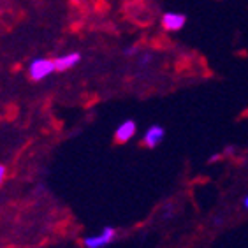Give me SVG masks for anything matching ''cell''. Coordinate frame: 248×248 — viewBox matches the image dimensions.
<instances>
[{"mask_svg": "<svg viewBox=\"0 0 248 248\" xmlns=\"http://www.w3.org/2000/svg\"><path fill=\"white\" fill-rule=\"evenodd\" d=\"M55 72L53 58H33L29 65V76L32 81H43Z\"/></svg>", "mask_w": 248, "mask_h": 248, "instance_id": "1", "label": "cell"}, {"mask_svg": "<svg viewBox=\"0 0 248 248\" xmlns=\"http://www.w3.org/2000/svg\"><path fill=\"white\" fill-rule=\"evenodd\" d=\"M116 236V229L111 227V225H106L102 227L99 234H92V236H86L83 239V247L85 248H106L108 245L113 243V239Z\"/></svg>", "mask_w": 248, "mask_h": 248, "instance_id": "2", "label": "cell"}, {"mask_svg": "<svg viewBox=\"0 0 248 248\" xmlns=\"http://www.w3.org/2000/svg\"><path fill=\"white\" fill-rule=\"evenodd\" d=\"M186 23V16L183 13H174V11H169V13H164L162 18H160V25L166 32H180V30L185 27Z\"/></svg>", "mask_w": 248, "mask_h": 248, "instance_id": "3", "label": "cell"}, {"mask_svg": "<svg viewBox=\"0 0 248 248\" xmlns=\"http://www.w3.org/2000/svg\"><path fill=\"white\" fill-rule=\"evenodd\" d=\"M136 132H138V124H136V120H132V118L124 120L115 130V141L120 144L129 143L130 139H134Z\"/></svg>", "mask_w": 248, "mask_h": 248, "instance_id": "4", "label": "cell"}, {"mask_svg": "<svg viewBox=\"0 0 248 248\" xmlns=\"http://www.w3.org/2000/svg\"><path fill=\"white\" fill-rule=\"evenodd\" d=\"M164 138H166V129H164L162 125H152V127H148L146 129V132H144L143 136V146H146V148L153 150L157 148L158 144L162 143Z\"/></svg>", "mask_w": 248, "mask_h": 248, "instance_id": "5", "label": "cell"}, {"mask_svg": "<svg viewBox=\"0 0 248 248\" xmlns=\"http://www.w3.org/2000/svg\"><path fill=\"white\" fill-rule=\"evenodd\" d=\"M53 62H55V71L65 72L69 69H74L78 63L81 62V53L72 51V53H67V55H60V57L53 58Z\"/></svg>", "mask_w": 248, "mask_h": 248, "instance_id": "6", "label": "cell"}, {"mask_svg": "<svg viewBox=\"0 0 248 248\" xmlns=\"http://www.w3.org/2000/svg\"><path fill=\"white\" fill-rule=\"evenodd\" d=\"M138 51H139V46L132 44V46H127V48L124 49V55L125 57H134V55H138Z\"/></svg>", "mask_w": 248, "mask_h": 248, "instance_id": "7", "label": "cell"}, {"mask_svg": "<svg viewBox=\"0 0 248 248\" xmlns=\"http://www.w3.org/2000/svg\"><path fill=\"white\" fill-rule=\"evenodd\" d=\"M236 152V146L234 144H229V146H225L224 152H222V157H229V155H232V153Z\"/></svg>", "mask_w": 248, "mask_h": 248, "instance_id": "8", "label": "cell"}, {"mask_svg": "<svg viewBox=\"0 0 248 248\" xmlns=\"http://www.w3.org/2000/svg\"><path fill=\"white\" fill-rule=\"evenodd\" d=\"M144 55H146V57H143L139 62H141V65H148V63L153 60V55H152V53H144Z\"/></svg>", "mask_w": 248, "mask_h": 248, "instance_id": "9", "label": "cell"}, {"mask_svg": "<svg viewBox=\"0 0 248 248\" xmlns=\"http://www.w3.org/2000/svg\"><path fill=\"white\" fill-rule=\"evenodd\" d=\"M5 174H7V169H5L4 164H0V186H2V183H4Z\"/></svg>", "mask_w": 248, "mask_h": 248, "instance_id": "10", "label": "cell"}, {"mask_svg": "<svg viewBox=\"0 0 248 248\" xmlns=\"http://www.w3.org/2000/svg\"><path fill=\"white\" fill-rule=\"evenodd\" d=\"M220 158H222V153H215V155H211V157L208 158V162H210V164H215L217 160H220Z\"/></svg>", "mask_w": 248, "mask_h": 248, "instance_id": "11", "label": "cell"}, {"mask_svg": "<svg viewBox=\"0 0 248 248\" xmlns=\"http://www.w3.org/2000/svg\"><path fill=\"white\" fill-rule=\"evenodd\" d=\"M243 208H245V211H248V194L245 196V199H243Z\"/></svg>", "mask_w": 248, "mask_h": 248, "instance_id": "12", "label": "cell"}]
</instances>
